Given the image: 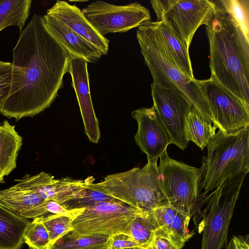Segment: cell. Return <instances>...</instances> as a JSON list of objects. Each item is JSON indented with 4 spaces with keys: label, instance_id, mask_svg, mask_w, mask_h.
<instances>
[{
    "label": "cell",
    "instance_id": "484cf974",
    "mask_svg": "<svg viewBox=\"0 0 249 249\" xmlns=\"http://www.w3.org/2000/svg\"><path fill=\"white\" fill-rule=\"evenodd\" d=\"M216 2L239 26L249 40V0H221Z\"/></svg>",
    "mask_w": 249,
    "mask_h": 249
},
{
    "label": "cell",
    "instance_id": "ac0fdd59",
    "mask_svg": "<svg viewBox=\"0 0 249 249\" xmlns=\"http://www.w3.org/2000/svg\"><path fill=\"white\" fill-rule=\"evenodd\" d=\"M44 24L52 36L68 52L71 58H82L88 63H96L102 54L89 42L56 18L45 14Z\"/></svg>",
    "mask_w": 249,
    "mask_h": 249
},
{
    "label": "cell",
    "instance_id": "d4e9b609",
    "mask_svg": "<svg viewBox=\"0 0 249 249\" xmlns=\"http://www.w3.org/2000/svg\"><path fill=\"white\" fill-rule=\"evenodd\" d=\"M109 237L107 235H81L71 231L48 249H107Z\"/></svg>",
    "mask_w": 249,
    "mask_h": 249
},
{
    "label": "cell",
    "instance_id": "f1b7e54d",
    "mask_svg": "<svg viewBox=\"0 0 249 249\" xmlns=\"http://www.w3.org/2000/svg\"><path fill=\"white\" fill-rule=\"evenodd\" d=\"M145 213L134 219L123 232L143 248L148 246L155 235L151 225L145 217Z\"/></svg>",
    "mask_w": 249,
    "mask_h": 249
},
{
    "label": "cell",
    "instance_id": "cb8c5ba5",
    "mask_svg": "<svg viewBox=\"0 0 249 249\" xmlns=\"http://www.w3.org/2000/svg\"><path fill=\"white\" fill-rule=\"evenodd\" d=\"M31 0H0V31L12 25L22 31L30 13Z\"/></svg>",
    "mask_w": 249,
    "mask_h": 249
},
{
    "label": "cell",
    "instance_id": "e0dca14e",
    "mask_svg": "<svg viewBox=\"0 0 249 249\" xmlns=\"http://www.w3.org/2000/svg\"><path fill=\"white\" fill-rule=\"evenodd\" d=\"M46 14L64 23L80 37L94 46L103 55L107 54L109 40L101 35L75 5L57 0Z\"/></svg>",
    "mask_w": 249,
    "mask_h": 249
},
{
    "label": "cell",
    "instance_id": "7c38bea8",
    "mask_svg": "<svg viewBox=\"0 0 249 249\" xmlns=\"http://www.w3.org/2000/svg\"><path fill=\"white\" fill-rule=\"evenodd\" d=\"M153 106L171 139L172 143L184 150L188 146L184 131L185 116L191 107L181 94L173 90L151 84Z\"/></svg>",
    "mask_w": 249,
    "mask_h": 249
},
{
    "label": "cell",
    "instance_id": "603a6c76",
    "mask_svg": "<svg viewBox=\"0 0 249 249\" xmlns=\"http://www.w3.org/2000/svg\"><path fill=\"white\" fill-rule=\"evenodd\" d=\"M217 129L206 122L191 107L187 113L184 123V131L186 140L196 143L201 150L207 146Z\"/></svg>",
    "mask_w": 249,
    "mask_h": 249
},
{
    "label": "cell",
    "instance_id": "7402d4cb",
    "mask_svg": "<svg viewBox=\"0 0 249 249\" xmlns=\"http://www.w3.org/2000/svg\"><path fill=\"white\" fill-rule=\"evenodd\" d=\"M31 221L20 217L0 205V249H20Z\"/></svg>",
    "mask_w": 249,
    "mask_h": 249
},
{
    "label": "cell",
    "instance_id": "74e56055",
    "mask_svg": "<svg viewBox=\"0 0 249 249\" xmlns=\"http://www.w3.org/2000/svg\"></svg>",
    "mask_w": 249,
    "mask_h": 249
},
{
    "label": "cell",
    "instance_id": "8fae6325",
    "mask_svg": "<svg viewBox=\"0 0 249 249\" xmlns=\"http://www.w3.org/2000/svg\"><path fill=\"white\" fill-rule=\"evenodd\" d=\"M86 18L103 36L124 33L151 21L148 9L139 2L116 5L103 1H94L82 10Z\"/></svg>",
    "mask_w": 249,
    "mask_h": 249
},
{
    "label": "cell",
    "instance_id": "d6986e66",
    "mask_svg": "<svg viewBox=\"0 0 249 249\" xmlns=\"http://www.w3.org/2000/svg\"><path fill=\"white\" fill-rule=\"evenodd\" d=\"M44 201L19 182L0 190V205L22 218L35 219L49 214L43 205Z\"/></svg>",
    "mask_w": 249,
    "mask_h": 249
},
{
    "label": "cell",
    "instance_id": "d590c367",
    "mask_svg": "<svg viewBox=\"0 0 249 249\" xmlns=\"http://www.w3.org/2000/svg\"><path fill=\"white\" fill-rule=\"evenodd\" d=\"M135 249V247L131 248H125V249Z\"/></svg>",
    "mask_w": 249,
    "mask_h": 249
},
{
    "label": "cell",
    "instance_id": "d6a6232c",
    "mask_svg": "<svg viewBox=\"0 0 249 249\" xmlns=\"http://www.w3.org/2000/svg\"><path fill=\"white\" fill-rule=\"evenodd\" d=\"M226 249H249V235L233 236Z\"/></svg>",
    "mask_w": 249,
    "mask_h": 249
},
{
    "label": "cell",
    "instance_id": "4fadbf2b",
    "mask_svg": "<svg viewBox=\"0 0 249 249\" xmlns=\"http://www.w3.org/2000/svg\"><path fill=\"white\" fill-rule=\"evenodd\" d=\"M131 115L138 124L134 136L136 144L146 154L147 160H158L172 141L155 108L153 106L142 107L133 111Z\"/></svg>",
    "mask_w": 249,
    "mask_h": 249
},
{
    "label": "cell",
    "instance_id": "8992f818",
    "mask_svg": "<svg viewBox=\"0 0 249 249\" xmlns=\"http://www.w3.org/2000/svg\"><path fill=\"white\" fill-rule=\"evenodd\" d=\"M247 173L229 178L213 190L201 193L195 213L202 218L199 226L201 249H221L226 243L231 219ZM194 213V214H195Z\"/></svg>",
    "mask_w": 249,
    "mask_h": 249
},
{
    "label": "cell",
    "instance_id": "44dd1931",
    "mask_svg": "<svg viewBox=\"0 0 249 249\" xmlns=\"http://www.w3.org/2000/svg\"><path fill=\"white\" fill-rule=\"evenodd\" d=\"M22 144V138L15 125L4 120L0 124V180L17 167V159Z\"/></svg>",
    "mask_w": 249,
    "mask_h": 249
},
{
    "label": "cell",
    "instance_id": "4dcf8cb0",
    "mask_svg": "<svg viewBox=\"0 0 249 249\" xmlns=\"http://www.w3.org/2000/svg\"><path fill=\"white\" fill-rule=\"evenodd\" d=\"M11 71V63L0 60V110L9 92Z\"/></svg>",
    "mask_w": 249,
    "mask_h": 249
},
{
    "label": "cell",
    "instance_id": "5bb4252c",
    "mask_svg": "<svg viewBox=\"0 0 249 249\" xmlns=\"http://www.w3.org/2000/svg\"><path fill=\"white\" fill-rule=\"evenodd\" d=\"M34 192L44 200H53L61 205L82 196L86 192L87 180L70 178L54 179L42 172L35 175H26L16 180Z\"/></svg>",
    "mask_w": 249,
    "mask_h": 249
},
{
    "label": "cell",
    "instance_id": "52a82bcc",
    "mask_svg": "<svg viewBox=\"0 0 249 249\" xmlns=\"http://www.w3.org/2000/svg\"><path fill=\"white\" fill-rule=\"evenodd\" d=\"M158 170L167 203L191 218L201 193L200 169L172 159L166 151L160 157Z\"/></svg>",
    "mask_w": 249,
    "mask_h": 249
},
{
    "label": "cell",
    "instance_id": "277c9868",
    "mask_svg": "<svg viewBox=\"0 0 249 249\" xmlns=\"http://www.w3.org/2000/svg\"><path fill=\"white\" fill-rule=\"evenodd\" d=\"M202 158L200 189L213 190L227 179L249 171V127L233 134L218 129Z\"/></svg>",
    "mask_w": 249,
    "mask_h": 249
},
{
    "label": "cell",
    "instance_id": "9c48e42d",
    "mask_svg": "<svg viewBox=\"0 0 249 249\" xmlns=\"http://www.w3.org/2000/svg\"><path fill=\"white\" fill-rule=\"evenodd\" d=\"M145 213L119 200L103 202L78 209L71 231L81 235L111 236L123 232L134 219Z\"/></svg>",
    "mask_w": 249,
    "mask_h": 249
},
{
    "label": "cell",
    "instance_id": "9a60e30c",
    "mask_svg": "<svg viewBox=\"0 0 249 249\" xmlns=\"http://www.w3.org/2000/svg\"><path fill=\"white\" fill-rule=\"evenodd\" d=\"M68 72L71 77V86L78 100L85 132L90 142L97 143L100 130L90 96L88 62L82 58H71Z\"/></svg>",
    "mask_w": 249,
    "mask_h": 249
},
{
    "label": "cell",
    "instance_id": "f546056e",
    "mask_svg": "<svg viewBox=\"0 0 249 249\" xmlns=\"http://www.w3.org/2000/svg\"><path fill=\"white\" fill-rule=\"evenodd\" d=\"M24 243L31 249H48L50 238L44 225L36 218L28 226L24 235Z\"/></svg>",
    "mask_w": 249,
    "mask_h": 249
},
{
    "label": "cell",
    "instance_id": "1f68e13d",
    "mask_svg": "<svg viewBox=\"0 0 249 249\" xmlns=\"http://www.w3.org/2000/svg\"><path fill=\"white\" fill-rule=\"evenodd\" d=\"M134 247H141L128 235L121 232L110 236L107 249H123Z\"/></svg>",
    "mask_w": 249,
    "mask_h": 249
},
{
    "label": "cell",
    "instance_id": "e575fe53",
    "mask_svg": "<svg viewBox=\"0 0 249 249\" xmlns=\"http://www.w3.org/2000/svg\"><path fill=\"white\" fill-rule=\"evenodd\" d=\"M135 249H153L152 247L151 244H150L148 247L146 248H143L142 247H135Z\"/></svg>",
    "mask_w": 249,
    "mask_h": 249
},
{
    "label": "cell",
    "instance_id": "5b68a950",
    "mask_svg": "<svg viewBox=\"0 0 249 249\" xmlns=\"http://www.w3.org/2000/svg\"><path fill=\"white\" fill-rule=\"evenodd\" d=\"M157 161L147 160L142 168L107 175L102 181L93 185L99 191L147 212L168 204L161 186Z\"/></svg>",
    "mask_w": 249,
    "mask_h": 249
},
{
    "label": "cell",
    "instance_id": "83f0119b",
    "mask_svg": "<svg viewBox=\"0 0 249 249\" xmlns=\"http://www.w3.org/2000/svg\"><path fill=\"white\" fill-rule=\"evenodd\" d=\"M72 218L69 215L55 214H49L37 218L44 225L49 233L50 244L48 249L71 231Z\"/></svg>",
    "mask_w": 249,
    "mask_h": 249
},
{
    "label": "cell",
    "instance_id": "ba28073f",
    "mask_svg": "<svg viewBox=\"0 0 249 249\" xmlns=\"http://www.w3.org/2000/svg\"><path fill=\"white\" fill-rule=\"evenodd\" d=\"M151 5L157 18L189 48L193 36L201 25H208L217 9L209 0H153Z\"/></svg>",
    "mask_w": 249,
    "mask_h": 249
},
{
    "label": "cell",
    "instance_id": "8d00e7d4",
    "mask_svg": "<svg viewBox=\"0 0 249 249\" xmlns=\"http://www.w3.org/2000/svg\"><path fill=\"white\" fill-rule=\"evenodd\" d=\"M4 181H2V180H0V183H4Z\"/></svg>",
    "mask_w": 249,
    "mask_h": 249
},
{
    "label": "cell",
    "instance_id": "3957f363",
    "mask_svg": "<svg viewBox=\"0 0 249 249\" xmlns=\"http://www.w3.org/2000/svg\"><path fill=\"white\" fill-rule=\"evenodd\" d=\"M136 35L145 64L153 77V82L181 94L206 122L216 127L197 79L189 78L175 65L149 22L139 27Z\"/></svg>",
    "mask_w": 249,
    "mask_h": 249
},
{
    "label": "cell",
    "instance_id": "30bf717a",
    "mask_svg": "<svg viewBox=\"0 0 249 249\" xmlns=\"http://www.w3.org/2000/svg\"><path fill=\"white\" fill-rule=\"evenodd\" d=\"M197 82L217 128L230 135L249 127V108L239 99L210 78Z\"/></svg>",
    "mask_w": 249,
    "mask_h": 249
},
{
    "label": "cell",
    "instance_id": "7a4b0ae2",
    "mask_svg": "<svg viewBox=\"0 0 249 249\" xmlns=\"http://www.w3.org/2000/svg\"><path fill=\"white\" fill-rule=\"evenodd\" d=\"M215 3L216 13L205 26L210 49V78L249 108V40L239 26Z\"/></svg>",
    "mask_w": 249,
    "mask_h": 249
},
{
    "label": "cell",
    "instance_id": "ffe728a7",
    "mask_svg": "<svg viewBox=\"0 0 249 249\" xmlns=\"http://www.w3.org/2000/svg\"><path fill=\"white\" fill-rule=\"evenodd\" d=\"M149 24L175 65L189 78L195 79L189 49L162 21H150Z\"/></svg>",
    "mask_w": 249,
    "mask_h": 249
},
{
    "label": "cell",
    "instance_id": "6da1fadb",
    "mask_svg": "<svg viewBox=\"0 0 249 249\" xmlns=\"http://www.w3.org/2000/svg\"><path fill=\"white\" fill-rule=\"evenodd\" d=\"M11 81L0 113L16 120L50 107L63 86L71 57L34 15L13 51Z\"/></svg>",
    "mask_w": 249,
    "mask_h": 249
},
{
    "label": "cell",
    "instance_id": "2e32d148",
    "mask_svg": "<svg viewBox=\"0 0 249 249\" xmlns=\"http://www.w3.org/2000/svg\"><path fill=\"white\" fill-rule=\"evenodd\" d=\"M145 216L154 234L168 239L178 249H181L193 235L188 228L191 217L168 204L146 212Z\"/></svg>",
    "mask_w": 249,
    "mask_h": 249
},
{
    "label": "cell",
    "instance_id": "4316f807",
    "mask_svg": "<svg viewBox=\"0 0 249 249\" xmlns=\"http://www.w3.org/2000/svg\"><path fill=\"white\" fill-rule=\"evenodd\" d=\"M87 186L85 193L80 198L66 202L61 205L67 210L87 208L99 203L117 200L95 188L93 178H87Z\"/></svg>",
    "mask_w": 249,
    "mask_h": 249
},
{
    "label": "cell",
    "instance_id": "836d02e7",
    "mask_svg": "<svg viewBox=\"0 0 249 249\" xmlns=\"http://www.w3.org/2000/svg\"><path fill=\"white\" fill-rule=\"evenodd\" d=\"M150 244L153 249H178L168 239L155 235Z\"/></svg>",
    "mask_w": 249,
    "mask_h": 249
}]
</instances>
